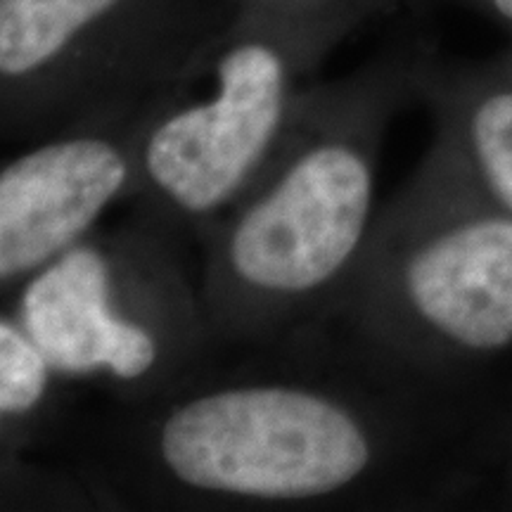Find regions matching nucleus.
<instances>
[{
	"mask_svg": "<svg viewBox=\"0 0 512 512\" xmlns=\"http://www.w3.org/2000/svg\"><path fill=\"white\" fill-rule=\"evenodd\" d=\"M219 349L76 427L64 472L117 510H427L467 505L512 380H430L337 323Z\"/></svg>",
	"mask_w": 512,
	"mask_h": 512,
	"instance_id": "1",
	"label": "nucleus"
},
{
	"mask_svg": "<svg viewBox=\"0 0 512 512\" xmlns=\"http://www.w3.org/2000/svg\"><path fill=\"white\" fill-rule=\"evenodd\" d=\"M427 48L406 34L339 79L306 81L264 174L200 235L216 347L271 342L335 316L380 211L384 136L415 102Z\"/></svg>",
	"mask_w": 512,
	"mask_h": 512,
	"instance_id": "2",
	"label": "nucleus"
},
{
	"mask_svg": "<svg viewBox=\"0 0 512 512\" xmlns=\"http://www.w3.org/2000/svg\"><path fill=\"white\" fill-rule=\"evenodd\" d=\"M339 328L430 380L512 377V214L439 136L377 211Z\"/></svg>",
	"mask_w": 512,
	"mask_h": 512,
	"instance_id": "3",
	"label": "nucleus"
},
{
	"mask_svg": "<svg viewBox=\"0 0 512 512\" xmlns=\"http://www.w3.org/2000/svg\"><path fill=\"white\" fill-rule=\"evenodd\" d=\"M10 299L57 373L112 401L157 394L219 349L181 240L138 216L98 228Z\"/></svg>",
	"mask_w": 512,
	"mask_h": 512,
	"instance_id": "4",
	"label": "nucleus"
},
{
	"mask_svg": "<svg viewBox=\"0 0 512 512\" xmlns=\"http://www.w3.org/2000/svg\"><path fill=\"white\" fill-rule=\"evenodd\" d=\"M233 19V0H0L3 143L136 117Z\"/></svg>",
	"mask_w": 512,
	"mask_h": 512,
	"instance_id": "5",
	"label": "nucleus"
},
{
	"mask_svg": "<svg viewBox=\"0 0 512 512\" xmlns=\"http://www.w3.org/2000/svg\"><path fill=\"white\" fill-rule=\"evenodd\" d=\"M311 67L278 31L240 17L133 126V216L197 238L264 174Z\"/></svg>",
	"mask_w": 512,
	"mask_h": 512,
	"instance_id": "6",
	"label": "nucleus"
},
{
	"mask_svg": "<svg viewBox=\"0 0 512 512\" xmlns=\"http://www.w3.org/2000/svg\"><path fill=\"white\" fill-rule=\"evenodd\" d=\"M136 117L69 128L27 145L0 171V290L12 297L31 275L98 230L136 185Z\"/></svg>",
	"mask_w": 512,
	"mask_h": 512,
	"instance_id": "7",
	"label": "nucleus"
},
{
	"mask_svg": "<svg viewBox=\"0 0 512 512\" xmlns=\"http://www.w3.org/2000/svg\"><path fill=\"white\" fill-rule=\"evenodd\" d=\"M415 102L434 136L456 152L479 188L512 214V38L484 60L453 62L432 46L422 55Z\"/></svg>",
	"mask_w": 512,
	"mask_h": 512,
	"instance_id": "8",
	"label": "nucleus"
},
{
	"mask_svg": "<svg viewBox=\"0 0 512 512\" xmlns=\"http://www.w3.org/2000/svg\"><path fill=\"white\" fill-rule=\"evenodd\" d=\"M57 373L46 351L24 330L15 313L0 316V451L22 458L55 430Z\"/></svg>",
	"mask_w": 512,
	"mask_h": 512,
	"instance_id": "9",
	"label": "nucleus"
},
{
	"mask_svg": "<svg viewBox=\"0 0 512 512\" xmlns=\"http://www.w3.org/2000/svg\"><path fill=\"white\" fill-rule=\"evenodd\" d=\"M240 17L285 36L316 74L339 43L370 19L382 17L377 0H233Z\"/></svg>",
	"mask_w": 512,
	"mask_h": 512,
	"instance_id": "10",
	"label": "nucleus"
},
{
	"mask_svg": "<svg viewBox=\"0 0 512 512\" xmlns=\"http://www.w3.org/2000/svg\"><path fill=\"white\" fill-rule=\"evenodd\" d=\"M512 510V384L498 403L467 505Z\"/></svg>",
	"mask_w": 512,
	"mask_h": 512,
	"instance_id": "11",
	"label": "nucleus"
},
{
	"mask_svg": "<svg viewBox=\"0 0 512 512\" xmlns=\"http://www.w3.org/2000/svg\"><path fill=\"white\" fill-rule=\"evenodd\" d=\"M437 3H451L460 5V8L482 12V15L508 29L512 38V0H382V8L384 15H389V12L399 8H427V5Z\"/></svg>",
	"mask_w": 512,
	"mask_h": 512,
	"instance_id": "12",
	"label": "nucleus"
}]
</instances>
